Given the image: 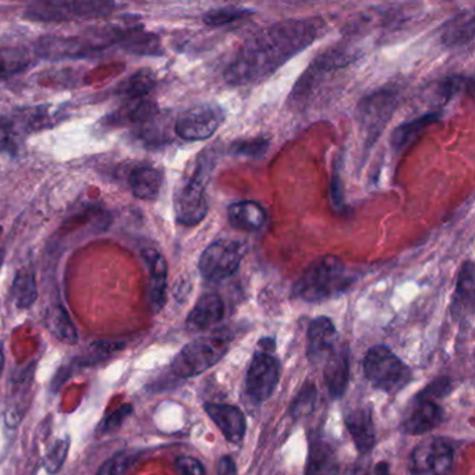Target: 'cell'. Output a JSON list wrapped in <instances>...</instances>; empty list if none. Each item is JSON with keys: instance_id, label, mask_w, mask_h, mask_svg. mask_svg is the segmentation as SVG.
Returning a JSON list of instances; mask_svg holds the SVG:
<instances>
[{"instance_id": "obj_1", "label": "cell", "mask_w": 475, "mask_h": 475, "mask_svg": "<svg viewBox=\"0 0 475 475\" xmlns=\"http://www.w3.org/2000/svg\"><path fill=\"white\" fill-rule=\"evenodd\" d=\"M325 29L321 17H307L275 22L261 29L241 45L226 67V83L233 87L260 83L296 54L310 48L323 36Z\"/></svg>"}, {"instance_id": "obj_2", "label": "cell", "mask_w": 475, "mask_h": 475, "mask_svg": "<svg viewBox=\"0 0 475 475\" xmlns=\"http://www.w3.org/2000/svg\"><path fill=\"white\" fill-rule=\"evenodd\" d=\"M350 285L345 263L336 255H323L308 266L293 286V296L307 303H318L339 295Z\"/></svg>"}, {"instance_id": "obj_3", "label": "cell", "mask_w": 475, "mask_h": 475, "mask_svg": "<svg viewBox=\"0 0 475 475\" xmlns=\"http://www.w3.org/2000/svg\"><path fill=\"white\" fill-rule=\"evenodd\" d=\"M211 165L205 159L196 162L190 178L184 179L175 194L176 221L180 225L194 226L203 222L208 213L206 181L210 180Z\"/></svg>"}, {"instance_id": "obj_4", "label": "cell", "mask_w": 475, "mask_h": 475, "mask_svg": "<svg viewBox=\"0 0 475 475\" xmlns=\"http://www.w3.org/2000/svg\"><path fill=\"white\" fill-rule=\"evenodd\" d=\"M364 374L372 387L387 393L402 389L412 378L409 367L387 346H374L368 350L364 358Z\"/></svg>"}, {"instance_id": "obj_5", "label": "cell", "mask_w": 475, "mask_h": 475, "mask_svg": "<svg viewBox=\"0 0 475 475\" xmlns=\"http://www.w3.org/2000/svg\"><path fill=\"white\" fill-rule=\"evenodd\" d=\"M229 342L222 338H201L184 346L171 362V370L178 377L191 378L201 375L225 357Z\"/></svg>"}, {"instance_id": "obj_6", "label": "cell", "mask_w": 475, "mask_h": 475, "mask_svg": "<svg viewBox=\"0 0 475 475\" xmlns=\"http://www.w3.org/2000/svg\"><path fill=\"white\" fill-rule=\"evenodd\" d=\"M247 247L245 243L230 238L215 241L208 246L201 254L200 268L201 275L210 282H222L235 275L241 261L245 260Z\"/></svg>"}, {"instance_id": "obj_7", "label": "cell", "mask_w": 475, "mask_h": 475, "mask_svg": "<svg viewBox=\"0 0 475 475\" xmlns=\"http://www.w3.org/2000/svg\"><path fill=\"white\" fill-rule=\"evenodd\" d=\"M114 9L112 2H37L26 10V16L38 21H71L108 16Z\"/></svg>"}, {"instance_id": "obj_8", "label": "cell", "mask_w": 475, "mask_h": 475, "mask_svg": "<svg viewBox=\"0 0 475 475\" xmlns=\"http://www.w3.org/2000/svg\"><path fill=\"white\" fill-rule=\"evenodd\" d=\"M397 106V94L393 89H379L362 99L358 106V121L367 136V144L374 143L389 123Z\"/></svg>"}, {"instance_id": "obj_9", "label": "cell", "mask_w": 475, "mask_h": 475, "mask_svg": "<svg viewBox=\"0 0 475 475\" xmlns=\"http://www.w3.org/2000/svg\"><path fill=\"white\" fill-rule=\"evenodd\" d=\"M225 121V111L215 104H204L183 112L175 123V131L186 141H204L215 134Z\"/></svg>"}, {"instance_id": "obj_10", "label": "cell", "mask_w": 475, "mask_h": 475, "mask_svg": "<svg viewBox=\"0 0 475 475\" xmlns=\"http://www.w3.org/2000/svg\"><path fill=\"white\" fill-rule=\"evenodd\" d=\"M454 449L444 439L424 440L410 456L412 475H447L454 464Z\"/></svg>"}, {"instance_id": "obj_11", "label": "cell", "mask_w": 475, "mask_h": 475, "mask_svg": "<svg viewBox=\"0 0 475 475\" xmlns=\"http://www.w3.org/2000/svg\"><path fill=\"white\" fill-rule=\"evenodd\" d=\"M280 365L268 353H257L254 355L247 374V390L250 396L257 402L270 399L279 382Z\"/></svg>"}, {"instance_id": "obj_12", "label": "cell", "mask_w": 475, "mask_h": 475, "mask_svg": "<svg viewBox=\"0 0 475 475\" xmlns=\"http://www.w3.org/2000/svg\"><path fill=\"white\" fill-rule=\"evenodd\" d=\"M38 54L48 59H71V57H86L102 48L96 39L79 38V37L48 36L39 39Z\"/></svg>"}, {"instance_id": "obj_13", "label": "cell", "mask_w": 475, "mask_h": 475, "mask_svg": "<svg viewBox=\"0 0 475 475\" xmlns=\"http://www.w3.org/2000/svg\"><path fill=\"white\" fill-rule=\"evenodd\" d=\"M206 414L210 415L212 421L218 425L219 429L222 431L223 437L231 442V444H241L245 439L246 417L240 409L235 405L218 404V403H208L205 404Z\"/></svg>"}, {"instance_id": "obj_14", "label": "cell", "mask_w": 475, "mask_h": 475, "mask_svg": "<svg viewBox=\"0 0 475 475\" xmlns=\"http://www.w3.org/2000/svg\"><path fill=\"white\" fill-rule=\"evenodd\" d=\"M149 270V298L154 311L158 312L163 308L166 301V286H168V263L165 257L155 248L143 251Z\"/></svg>"}, {"instance_id": "obj_15", "label": "cell", "mask_w": 475, "mask_h": 475, "mask_svg": "<svg viewBox=\"0 0 475 475\" xmlns=\"http://www.w3.org/2000/svg\"><path fill=\"white\" fill-rule=\"evenodd\" d=\"M323 377L332 399H340L349 387L350 364L347 350L340 347L338 352L330 353Z\"/></svg>"}, {"instance_id": "obj_16", "label": "cell", "mask_w": 475, "mask_h": 475, "mask_svg": "<svg viewBox=\"0 0 475 475\" xmlns=\"http://www.w3.org/2000/svg\"><path fill=\"white\" fill-rule=\"evenodd\" d=\"M346 425L360 454H368L375 445V428L370 407H357L346 417Z\"/></svg>"}, {"instance_id": "obj_17", "label": "cell", "mask_w": 475, "mask_h": 475, "mask_svg": "<svg viewBox=\"0 0 475 475\" xmlns=\"http://www.w3.org/2000/svg\"><path fill=\"white\" fill-rule=\"evenodd\" d=\"M308 357L311 362L322 360L333 352L336 340V328L328 317L315 318L308 328Z\"/></svg>"}, {"instance_id": "obj_18", "label": "cell", "mask_w": 475, "mask_h": 475, "mask_svg": "<svg viewBox=\"0 0 475 475\" xmlns=\"http://www.w3.org/2000/svg\"><path fill=\"white\" fill-rule=\"evenodd\" d=\"M225 304L218 295H205L196 301L188 317V327L191 330H204L222 321Z\"/></svg>"}, {"instance_id": "obj_19", "label": "cell", "mask_w": 475, "mask_h": 475, "mask_svg": "<svg viewBox=\"0 0 475 475\" xmlns=\"http://www.w3.org/2000/svg\"><path fill=\"white\" fill-rule=\"evenodd\" d=\"M129 184L137 198L155 200L163 184V173L153 165H137L129 175Z\"/></svg>"}, {"instance_id": "obj_20", "label": "cell", "mask_w": 475, "mask_h": 475, "mask_svg": "<svg viewBox=\"0 0 475 475\" xmlns=\"http://www.w3.org/2000/svg\"><path fill=\"white\" fill-rule=\"evenodd\" d=\"M442 421V412L431 400H420L405 417L404 431L410 435H421L431 431Z\"/></svg>"}, {"instance_id": "obj_21", "label": "cell", "mask_w": 475, "mask_h": 475, "mask_svg": "<svg viewBox=\"0 0 475 475\" xmlns=\"http://www.w3.org/2000/svg\"><path fill=\"white\" fill-rule=\"evenodd\" d=\"M228 219L238 230L255 231L265 223V211L255 201H240L229 206Z\"/></svg>"}, {"instance_id": "obj_22", "label": "cell", "mask_w": 475, "mask_h": 475, "mask_svg": "<svg viewBox=\"0 0 475 475\" xmlns=\"http://www.w3.org/2000/svg\"><path fill=\"white\" fill-rule=\"evenodd\" d=\"M118 42H121L123 48L131 54H146V56H161L163 54L159 37L138 27L118 31Z\"/></svg>"}, {"instance_id": "obj_23", "label": "cell", "mask_w": 475, "mask_h": 475, "mask_svg": "<svg viewBox=\"0 0 475 475\" xmlns=\"http://www.w3.org/2000/svg\"><path fill=\"white\" fill-rule=\"evenodd\" d=\"M338 470L335 452L327 442L317 440L311 445L305 475H338Z\"/></svg>"}, {"instance_id": "obj_24", "label": "cell", "mask_w": 475, "mask_h": 475, "mask_svg": "<svg viewBox=\"0 0 475 475\" xmlns=\"http://www.w3.org/2000/svg\"><path fill=\"white\" fill-rule=\"evenodd\" d=\"M155 73L149 69H141L123 81L116 91L130 101H137V99L146 98L149 92L155 88Z\"/></svg>"}, {"instance_id": "obj_25", "label": "cell", "mask_w": 475, "mask_h": 475, "mask_svg": "<svg viewBox=\"0 0 475 475\" xmlns=\"http://www.w3.org/2000/svg\"><path fill=\"white\" fill-rule=\"evenodd\" d=\"M45 323L51 330L52 335L61 342L67 343V345H76L77 340H79L76 327L62 305H54L48 311Z\"/></svg>"}, {"instance_id": "obj_26", "label": "cell", "mask_w": 475, "mask_h": 475, "mask_svg": "<svg viewBox=\"0 0 475 475\" xmlns=\"http://www.w3.org/2000/svg\"><path fill=\"white\" fill-rule=\"evenodd\" d=\"M355 57H358V51H355L354 46L338 45V46H333L332 49H328L327 52L320 54L311 66L312 67L311 71L321 73V71H329L332 69H340V67L352 63Z\"/></svg>"}, {"instance_id": "obj_27", "label": "cell", "mask_w": 475, "mask_h": 475, "mask_svg": "<svg viewBox=\"0 0 475 475\" xmlns=\"http://www.w3.org/2000/svg\"><path fill=\"white\" fill-rule=\"evenodd\" d=\"M440 112H431V113L424 114L421 118H417L415 121H407L397 127L396 130L392 134V146L395 149L404 148L407 144L412 143L415 137L419 136L421 131H424L428 126L437 123L439 121Z\"/></svg>"}, {"instance_id": "obj_28", "label": "cell", "mask_w": 475, "mask_h": 475, "mask_svg": "<svg viewBox=\"0 0 475 475\" xmlns=\"http://www.w3.org/2000/svg\"><path fill=\"white\" fill-rule=\"evenodd\" d=\"M474 37V14L462 13L450 20L442 32V39L449 46H462Z\"/></svg>"}, {"instance_id": "obj_29", "label": "cell", "mask_w": 475, "mask_h": 475, "mask_svg": "<svg viewBox=\"0 0 475 475\" xmlns=\"http://www.w3.org/2000/svg\"><path fill=\"white\" fill-rule=\"evenodd\" d=\"M12 298L17 308H29L36 303L38 290L36 276L31 271L21 270L17 273L12 285Z\"/></svg>"}, {"instance_id": "obj_30", "label": "cell", "mask_w": 475, "mask_h": 475, "mask_svg": "<svg viewBox=\"0 0 475 475\" xmlns=\"http://www.w3.org/2000/svg\"><path fill=\"white\" fill-rule=\"evenodd\" d=\"M31 64V56L21 46H7L0 49V79L22 73Z\"/></svg>"}, {"instance_id": "obj_31", "label": "cell", "mask_w": 475, "mask_h": 475, "mask_svg": "<svg viewBox=\"0 0 475 475\" xmlns=\"http://www.w3.org/2000/svg\"><path fill=\"white\" fill-rule=\"evenodd\" d=\"M474 301V263L466 261L460 270L459 279H457L456 295H454V311H466V308L472 307Z\"/></svg>"}, {"instance_id": "obj_32", "label": "cell", "mask_w": 475, "mask_h": 475, "mask_svg": "<svg viewBox=\"0 0 475 475\" xmlns=\"http://www.w3.org/2000/svg\"><path fill=\"white\" fill-rule=\"evenodd\" d=\"M254 10L240 6H223L218 9L208 10L203 16V21L206 26L221 27L228 26L238 20L247 19L253 16Z\"/></svg>"}, {"instance_id": "obj_33", "label": "cell", "mask_w": 475, "mask_h": 475, "mask_svg": "<svg viewBox=\"0 0 475 475\" xmlns=\"http://www.w3.org/2000/svg\"><path fill=\"white\" fill-rule=\"evenodd\" d=\"M315 404H317V388L312 384H305L296 396L290 412L295 419H301L314 412Z\"/></svg>"}, {"instance_id": "obj_34", "label": "cell", "mask_w": 475, "mask_h": 475, "mask_svg": "<svg viewBox=\"0 0 475 475\" xmlns=\"http://www.w3.org/2000/svg\"><path fill=\"white\" fill-rule=\"evenodd\" d=\"M69 447H71V439L64 437L62 439H57L51 449L48 450V454H45L44 467L49 474H56L59 470L63 466V462H66L67 454H69Z\"/></svg>"}, {"instance_id": "obj_35", "label": "cell", "mask_w": 475, "mask_h": 475, "mask_svg": "<svg viewBox=\"0 0 475 475\" xmlns=\"http://www.w3.org/2000/svg\"><path fill=\"white\" fill-rule=\"evenodd\" d=\"M462 84H466V79L462 76H450L442 79L434 88V96L438 104H446L452 96H456L457 92L462 89Z\"/></svg>"}, {"instance_id": "obj_36", "label": "cell", "mask_w": 475, "mask_h": 475, "mask_svg": "<svg viewBox=\"0 0 475 475\" xmlns=\"http://www.w3.org/2000/svg\"><path fill=\"white\" fill-rule=\"evenodd\" d=\"M268 146H270L268 140L260 137V138H254V140L238 141V143L233 144L231 151L235 155L260 158V156L265 155Z\"/></svg>"}, {"instance_id": "obj_37", "label": "cell", "mask_w": 475, "mask_h": 475, "mask_svg": "<svg viewBox=\"0 0 475 475\" xmlns=\"http://www.w3.org/2000/svg\"><path fill=\"white\" fill-rule=\"evenodd\" d=\"M131 464L130 456H127L124 452L114 454L111 459L106 460L96 475H121Z\"/></svg>"}, {"instance_id": "obj_38", "label": "cell", "mask_w": 475, "mask_h": 475, "mask_svg": "<svg viewBox=\"0 0 475 475\" xmlns=\"http://www.w3.org/2000/svg\"><path fill=\"white\" fill-rule=\"evenodd\" d=\"M16 133V121L6 116H0V153L13 148Z\"/></svg>"}, {"instance_id": "obj_39", "label": "cell", "mask_w": 475, "mask_h": 475, "mask_svg": "<svg viewBox=\"0 0 475 475\" xmlns=\"http://www.w3.org/2000/svg\"><path fill=\"white\" fill-rule=\"evenodd\" d=\"M131 412H133V407H131V404L121 405L118 410H114V412L109 415L105 421L102 422L101 427H99V431H101L102 434H108V432L118 429V428L123 424L124 420H126Z\"/></svg>"}, {"instance_id": "obj_40", "label": "cell", "mask_w": 475, "mask_h": 475, "mask_svg": "<svg viewBox=\"0 0 475 475\" xmlns=\"http://www.w3.org/2000/svg\"><path fill=\"white\" fill-rule=\"evenodd\" d=\"M178 469L181 475H205V470L200 460L194 457H180L178 460Z\"/></svg>"}, {"instance_id": "obj_41", "label": "cell", "mask_w": 475, "mask_h": 475, "mask_svg": "<svg viewBox=\"0 0 475 475\" xmlns=\"http://www.w3.org/2000/svg\"><path fill=\"white\" fill-rule=\"evenodd\" d=\"M450 384L447 379H438L435 380L434 384L429 385L421 395H419L420 400H428L429 396H444L445 393L449 392Z\"/></svg>"}, {"instance_id": "obj_42", "label": "cell", "mask_w": 475, "mask_h": 475, "mask_svg": "<svg viewBox=\"0 0 475 475\" xmlns=\"http://www.w3.org/2000/svg\"><path fill=\"white\" fill-rule=\"evenodd\" d=\"M236 474H238V471H236L235 462H233V459H231V457L225 456L222 457V459L219 460L218 475Z\"/></svg>"}, {"instance_id": "obj_43", "label": "cell", "mask_w": 475, "mask_h": 475, "mask_svg": "<svg viewBox=\"0 0 475 475\" xmlns=\"http://www.w3.org/2000/svg\"><path fill=\"white\" fill-rule=\"evenodd\" d=\"M372 475H389V464L385 462H380L374 469V474Z\"/></svg>"}, {"instance_id": "obj_44", "label": "cell", "mask_w": 475, "mask_h": 475, "mask_svg": "<svg viewBox=\"0 0 475 475\" xmlns=\"http://www.w3.org/2000/svg\"><path fill=\"white\" fill-rule=\"evenodd\" d=\"M4 367V346H0V375H2V371Z\"/></svg>"}, {"instance_id": "obj_45", "label": "cell", "mask_w": 475, "mask_h": 475, "mask_svg": "<svg viewBox=\"0 0 475 475\" xmlns=\"http://www.w3.org/2000/svg\"><path fill=\"white\" fill-rule=\"evenodd\" d=\"M347 475H370V474H368V472H365V471H353V472H349V474Z\"/></svg>"}, {"instance_id": "obj_46", "label": "cell", "mask_w": 475, "mask_h": 475, "mask_svg": "<svg viewBox=\"0 0 475 475\" xmlns=\"http://www.w3.org/2000/svg\"><path fill=\"white\" fill-rule=\"evenodd\" d=\"M4 251L0 250V266H2V263H4Z\"/></svg>"}, {"instance_id": "obj_47", "label": "cell", "mask_w": 475, "mask_h": 475, "mask_svg": "<svg viewBox=\"0 0 475 475\" xmlns=\"http://www.w3.org/2000/svg\"><path fill=\"white\" fill-rule=\"evenodd\" d=\"M0 233H2V228H0Z\"/></svg>"}]
</instances>
